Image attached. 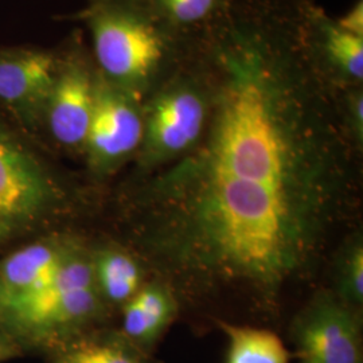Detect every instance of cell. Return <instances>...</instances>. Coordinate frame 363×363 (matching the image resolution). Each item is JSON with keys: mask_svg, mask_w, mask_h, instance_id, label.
<instances>
[{"mask_svg": "<svg viewBox=\"0 0 363 363\" xmlns=\"http://www.w3.org/2000/svg\"><path fill=\"white\" fill-rule=\"evenodd\" d=\"M187 58L210 94L194 148L133 195L135 253L182 301L272 315L316 273L355 190L337 89L298 0H229Z\"/></svg>", "mask_w": 363, "mask_h": 363, "instance_id": "6da1fadb", "label": "cell"}, {"mask_svg": "<svg viewBox=\"0 0 363 363\" xmlns=\"http://www.w3.org/2000/svg\"><path fill=\"white\" fill-rule=\"evenodd\" d=\"M97 73L145 100L181 66L189 34L166 23L144 0H112L89 15Z\"/></svg>", "mask_w": 363, "mask_h": 363, "instance_id": "7a4b0ae2", "label": "cell"}, {"mask_svg": "<svg viewBox=\"0 0 363 363\" xmlns=\"http://www.w3.org/2000/svg\"><path fill=\"white\" fill-rule=\"evenodd\" d=\"M143 111V142L136 160L145 177L190 152L206 130L208 88L187 52L181 66L144 100Z\"/></svg>", "mask_w": 363, "mask_h": 363, "instance_id": "3957f363", "label": "cell"}, {"mask_svg": "<svg viewBox=\"0 0 363 363\" xmlns=\"http://www.w3.org/2000/svg\"><path fill=\"white\" fill-rule=\"evenodd\" d=\"M104 310L91 252L77 242L61 268L37 294L1 318L30 337L65 342L77 337Z\"/></svg>", "mask_w": 363, "mask_h": 363, "instance_id": "277c9868", "label": "cell"}, {"mask_svg": "<svg viewBox=\"0 0 363 363\" xmlns=\"http://www.w3.org/2000/svg\"><path fill=\"white\" fill-rule=\"evenodd\" d=\"M55 201L49 172L0 121V244L37 223Z\"/></svg>", "mask_w": 363, "mask_h": 363, "instance_id": "5b68a950", "label": "cell"}, {"mask_svg": "<svg viewBox=\"0 0 363 363\" xmlns=\"http://www.w3.org/2000/svg\"><path fill=\"white\" fill-rule=\"evenodd\" d=\"M289 337L298 363H363L362 312L331 289L316 292L304 304Z\"/></svg>", "mask_w": 363, "mask_h": 363, "instance_id": "8992f818", "label": "cell"}, {"mask_svg": "<svg viewBox=\"0 0 363 363\" xmlns=\"http://www.w3.org/2000/svg\"><path fill=\"white\" fill-rule=\"evenodd\" d=\"M144 100L97 73L96 101L84 152L91 172L105 178L138 155L144 135Z\"/></svg>", "mask_w": 363, "mask_h": 363, "instance_id": "52a82bcc", "label": "cell"}, {"mask_svg": "<svg viewBox=\"0 0 363 363\" xmlns=\"http://www.w3.org/2000/svg\"><path fill=\"white\" fill-rule=\"evenodd\" d=\"M97 70L82 57L60 61L43 118L57 143L82 150L91 125Z\"/></svg>", "mask_w": 363, "mask_h": 363, "instance_id": "ba28073f", "label": "cell"}, {"mask_svg": "<svg viewBox=\"0 0 363 363\" xmlns=\"http://www.w3.org/2000/svg\"><path fill=\"white\" fill-rule=\"evenodd\" d=\"M60 61L50 52L10 50L0 52V104L25 123L43 117Z\"/></svg>", "mask_w": 363, "mask_h": 363, "instance_id": "9c48e42d", "label": "cell"}, {"mask_svg": "<svg viewBox=\"0 0 363 363\" xmlns=\"http://www.w3.org/2000/svg\"><path fill=\"white\" fill-rule=\"evenodd\" d=\"M77 242L40 241L13 252L0 262V316L37 294L65 262Z\"/></svg>", "mask_w": 363, "mask_h": 363, "instance_id": "30bf717a", "label": "cell"}, {"mask_svg": "<svg viewBox=\"0 0 363 363\" xmlns=\"http://www.w3.org/2000/svg\"><path fill=\"white\" fill-rule=\"evenodd\" d=\"M304 18L312 52L335 88L362 86L363 38L340 28L308 0H304Z\"/></svg>", "mask_w": 363, "mask_h": 363, "instance_id": "8fae6325", "label": "cell"}, {"mask_svg": "<svg viewBox=\"0 0 363 363\" xmlns=\"http://www.w3.org/2000/svg\"><path fill=\"white\" fill-rule=\"evenodd\" d=\"M181 304L169 283L151 277L121 307V334L136 347L152 354L157 342L177 319Z\"/></svg>", "mask_w": 363, "mask_h": 363, "instance_id": "7c38bea8", "label": "cell"}, {"mask_svg": "<svg viewBox=\"0 0 363 363\" xmlns=\"http://www.w3.org/2000/svg\"><path fill=\"white\" fill-rule=\"evenodd\" d=\"M96 286L105 304L123 307L147 281V268L130 249L106 245L91 252Z\"/></svg>", "mask_w": 363, "mask_h": 363, "instance_id": "4fadbf2b", "label": "cell"}, {"mask_svg": "<svg viewBox=\"0 0 363 363\" xmlns=\"http://www.w3.org/2000/svg\"><path fill=\"white\" fill-rule=\"evenodd\" d=\"M54 363H155L152 354L136 347L123 334L72 337L55 352Z\"/></svg>", "mask_w": 363, "mask_h": 363, "instance_id": "5bb4252c", "label": "cell"}, {"mask_svg": "<svg viewBox=\"0 0 363 363\" xmlns=\"http://www.w3.org/2000/svg\"><path fill=\"white\" fill-rule=\"evenodd\" d=\"M216 322L228 337L226 363H289L291 352L271 330Z\"/></svg>", "mask_w": 363, "mask_h": 363, "instance_id": "9a60e30c", "label": "cell"}, {"mask_svg": "<svg viewBox=\"0 0 363 363\" xmlns=\"http://www.w3.org/2000/svg\"><path fill=\"white\" fill-rule=\"evenodd\" d=\"M334 295L345 304L362 312L363 235L357 230L339 247L334 264Z\"/></svg>", "mask_w": 363, "mask_h": 363, "instance_id": "2e32d148", "label": "cell"}, {"mask_svg": "<svg viewBox=\"0 0 363 363\" xmlns=\"http://www.w3.org/2000/svg\"><path fill=\"white\" fill-rule=\"evenodd\" d=\"M166 23L190 34L214 21L229 0H144Z\"/></svg>", "mask_w": 363, "mask_h": 363, "instance_id": "e0dca14e", "label": "cell"}, {"mask_svg": "<svg viewBox=\"0 0 363 363\" xmlns=\"http://www.w3.org/2000/svg\"><path fill=\"white\" fill-rule=\"evenodd\" d=\"M340 116L347 136L358 154L363 150V88L337 89Z\"/></svg>", "mask_w": 363, "mask_h": 363, "instance_id": "ac0fdd59", "label": "cell"}, {"mask_svg": "<svg viewBox=\"0 0 363 363\" xmlns=\"http://www.w3.org/2000/svg\"><path fill=\"white\" fill-rule=\"evenodd\" d=\"M337 26L355 37L363 38V1L358 0L355 4L337 19Z\"/></svg>", "mask_w": 363, "mask_h": 363, "instance_id": "d6986e66", "label": "cell"}]
</instances>
